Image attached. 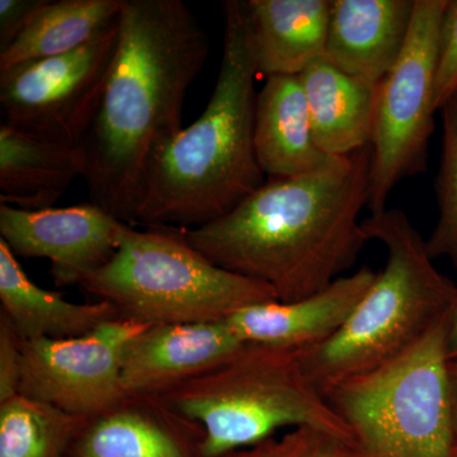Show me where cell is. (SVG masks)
Segmentation results:
<instances>
[{
    "instance_id": "obj_7",
    "label": "cell",
    "mask_w": 457,
    "mask_h": 457,
    "mask_svg": "<svg viewBox=\"0 0 457 457\" xmlns=\"http://www.w3.org/2000/svg\"><path fill=\"white\" fill-rule=\"evenodd\" d=\"M447 323L449 315L395 359L323 393L350 428L353 457H455Z\"/></svg>"
},
{
    "instance_id": "obj_15",
    "label": "cell",
    "mask_w": 457,
    "mask_h": 457,
    "mask_svg": "<svg viewBox=\"0 0 457 457\" xmlns=\"http://www.w3.org/2000/svg\"><path fill=\"white\" fill-rule=\"evenodd\" d=\"M416 0H332L324 56L345 73L380 83L398 62Z\"/></svg>"
},
{
    "instance_id": "obj_19",
    "label": "cell",
    "mask_w": 457,
    "mask_h": 457,
    "mask_svg": "<svg viewBox=\"0 0 457 457\" xmlns=\"http://www.w3.org/2000/svg\"><path fill=\"white\" fill-rule=\"evenodd\" d=\"M0 314L23 341L88 335L119 314L106 302L73 303L36 285L0 239Z\"/></svg>"
},
{
    "instance_id": "obj_2",
    "label": "cell",
    "mask_w": 457,
    "mask_h": 457,
    "mask_svg": "<svg viewBox=\"0 0 457 457\" xmlns=\"http://www.w3.org/2000/svg\"><path fill=\"white\" fill-rule=\"evenodd\" d=\"M371 149L330 156L317 170L264 182L233 212L186 240L216 266L270 286L278 302L311 296L350 270L369 242Z\"/></svg>"
},
{
    "instance_id": "obj_22",
    "label": "cell",
    "mask_w": 457,
    "mask_h": 457,
    "mask_svg": "<svg viewBox=\"0 0 457 457\" xmlns=\"http://www.w3.org/2000/svg\"><path fill=\"white\" fill-rule=\"evenodd\" d=\"M84 418L17 395L0 403V457H65Z\"/></svg>"
},
{
    "instance_id": "obj_29",
    "label": "cell",
    "mask_w": 457,
    "mask_h": 457,
    "mask_svg": "<svg viewBox=\"0 0 457 457\" xmlns=\"http://www.w3.org/2000/svg\"><path fill=\"white\" fill-rule=\"evenodd\" d=\"M447 352L450 361L457 360V293L447 323Z\"/></svg>"
},
{
    "instance_id": "obj_16",
    "label": "cell",
    "mask_w": 457,
    "mask_h": 457,
    "mask_svg": "<svg viewBox=\"0 0 457 457\" xmlns=\"http://www.w3.org/2000/svg\"><path fill=\"white\" fill-rule=\"evenodd\" d=\"M254 145L270 179L302 176L330 158L315 141L299 75L266 78L255 104Z\"/></svg>"
},
{
    "instance_id": "obj_11",
    "label": "cell",
    "mask_w": 457,
    "mask_h": 457,
    "mask_svg": "<svg viewBox=\"0 0 457 457\" xmlns=\"http://www.w3.org/2000/svg\"><path fill=\"white\" fill-rule=\"evenodd\" d=\"M128 225L92 203L38 212L0 204V239L16 257L49 260L57 286H78L104 266Z\"/></svg>"
},
{
    "instance_id": "obj_23",
    "label": "cell",
    "mask_w": 457,
    "mask_h": 457,
    "mask_svg": "<svg viewBox=\"0 0 457 457\" xmlns=\"http://www.w3.org/2000/svg\"><path fill=\"white\" fill-rule=\"evenodd\" d=\"M444 135L436 192L438 219L427 248L433 260L446 257L457 270V92L441 108Z\"/></svg>"
},
{
    "instance_id": "obj_24",
    "label": "cell",
    "mask_w": 457,
    "mask_h": 457,
    "mask_svg": "<svg viewBox=\"0 0 457 457\" xmlns=\"http://www.w3.org/2000/svg\"><path fill=\"white\" fill-rule=\"evenodd\" d=\"M457 92V0H446L438 29L435 106H442Z\"/></svg>"
},
{
    "instance_id": "obj_31",
    "label": "cell",
    "mask_w": 457,
    "mask_h": 457,
    "mask_svg": "<svg viewBox=\"0 0 457 457\" xmlns=\"http://www.w3.org/2000/svg\"><path fill=\"white\" fill-rule=\"evenodd\" d=\"M455 457H457V446H456V451H455Z\"/></svg>"
},
{
    "instance_id": "obj_5",
    "label": "cell",
    "mask_w": 457,
    "mask_h": 457,
    "mask_svg": "<svg viewBox=\"0 0 457 457\" xmlns=\"http://www.w3.org/2000/svg\"><path fill=\"white\" fill-rule=\"evenodd\" d=\"M204 436V457L257 446L284 428L327 433L354 449L347 425L306 378L296 352L245 343L218 368L159 396Z\"/></svg>"
},
{
    "instance_id": "obj_26",
    "label": "cell",
    "mask_w": 457,
    "mask_h": 457,
    "mask_svg": "<svg viewBox=\"0 0 457 457\" xmlns=\"http://www.w3.org/2000/svg\"><path fill=\"white\" fill-rule=\"evenodd\" d=\"M47 0H0V51L21 35Z\"/></svg>"
},
{
    "instance_id": "obj_1",
    "label": "cell",
    "mask_w": 457,
    "mask_h": 457,
    "mask_svg": "<svg viewBox=\"0 0 457 457\" xmlns=\"http://www.w3.org/2000/svg\"><path fill=\"white\" fill-rule=\"evenodd\" d=\"M210 49L182 0H125L116 53L75 145L89 203L134 227L147 170L182 130L186 96Z\"/></svg>"
},
{
    "instance_id": "obj_6",
    "label": "cell",
    "mask_w": 457,
    "mask_h": 457,
    "mask_svg": "<svg viewBox=\"0 0 457 457\" xmlns=\"http://www.w3.org/2000/svg\"><path fill=\"white\" fill-rule=\"evenodd\" d=\"M78 286L120 319L146 327L228 320L278 300L270 286L213 264L176 228L128 225L112 258Z\"/></svg>"
},
{
    "instance_id": "obj_13",
    "label": "cell",
    "mask_w": 457,
    "mask_h": 457,
    "mask_svg": "<svg viewBox=\"0 0 457 457\" xmlns=\"http://www.w3.org/2000/svg\"><path fill=\"white\" fill-rule=\"evenodd\" d=\"M204 436L159 396L128 395L84 418L65 457H204Z\"/></svg>"
},
{
    "instance_id": "obj_3",
    "label": "cell",
    "mask_w": 457,
    "mask_h": 457,
    "mask_svg": "<svg viewBox=\"0 0 457 457\" xmlns=\"http://www.w3.org/2000/svg\"><path fill=\"white\" fill-rule=\"evenodd\" d=\"M222 8L224 50L212 98L153 159L134 227H203L266 182L254 145L258 73L246 2L228 0Z\"/></svg>"
},
{
    "instance_id": "obj_25",
    "label": "cell",
    "mask_w": 457,
    "mask_h": 457,
    "mask_svg": "<svg viewBox=\"0 0 457 457\" xmlns=\"http://www.w3.org/2000/svg\"><path fill=\"white\" fill-rule=\"evenodd\" d=\"M23 339L0 314V403L20 395Z\"/></svg>"
},
{
    "instance_id": "obj_4",
    "label": "cell",
    "mask_w": 457,
    "mask_h": 457,
    "mask_svg": "<svg viewBox=\"0 0 457 457\" xmlns=\"http://www.w3.org/2000/svg\"><path fill=\"white\" fill-rule=\"evenodd\" d=\"M369 240L386 248V264L345 326L317 347L296 352L321 394L395 359L447 317L457 286L433 264L427 240L398 209L362 220Z\"/></svg>"
},
{
    "instance_id": "obj_10",
    "label": "cell",
    "mask_w": 457,
    "mask_h": 457,
    "mask_svg": "<svg viewBox=\"0 0 457 457\" xmlns=\"http://www.w3.org/2000/svg\"><path fill=\"white\" fill-rule=\"evenodd\" d=\"M146 326L107 321L82 337L23 341L20 395L74 417H92L126 395L123 357Z\"/></svg>"
},
{
    "instance_id": "obj_28",
    "label": "cell",
    "mask_w": 457,
    "mask_h": 457,
    "mask_svg": "<svg viewBox=\"0 0 457 457\" xmlns=\"http://www.w3.org/2000/svg\"><path fill=\"white\" fill-rule=\"evenodd\" d=\"M300 442V429L270 438L257 446L234 451L220 457H295Z\"/></svg>"
},
{
    "instance_id": "obj_27",
    "label": "cell",
    "mask_w": 457,
    "mask_h": 457,
    "mask_svg": "<svg viewBox=\"0 0 457 457\" xmlns=\"http://www.w3.org/2000/svg\"><path fill=\"white\" fill-rule=\"evenodd\" d=\"M295 457H353V450L345 442L327 433L302 428Z\"/></svg>"
},
{
    "instance_id": "obj_21",
    "label": "cell",
    "mask_w": 457,
    "mask_h": 457,
    "mask_svg": "<svg viewBox=\"0 0 457 457\" xmlns=\"http://www.w3.org/2000/svg\"><path fill=\"white\" fill-rule=\"evenodd\" d=\"M125 0H47L29 27L0 51V71L64 55L89 44L121 20Z\"/></svg>"
},
{
    "instance_id": "obj_9",
    "label": "cell",
    "mask_w": 457,
    "mask_h": 457,
    "mask_svg": "<svg viewBox=\"0 0 457 457\" xmlns=\"http://www.w3.org/2000/svg\"><path fill=\"white\" fill-rule=\"evenodd\" d=\"M120 22L79 49L0 71L5 125L42 139L77 145L119 42Z\"/></svg>"
},
{
    "instance_id": "obj_18",
    "label": "cell",
    "mask_w": 457,
    "mask_h": 457,
    "mask_svg": "<svg viewBox=\"0 0 457 457\" xmlns=\"http://www.w3.org/2000/svg\"><path fill=\"white\" fill-rule=\"evenodd\" d=\"M315 141L327 156L353 154L370 146L378 84L352 77L319 57L299 75Z\"/></svg>"
},
{
    "instance_id": "obj_12",
    "label": "cell",
    "mask_w": 457,
    "mask_h": 457,
    "mask_svg": "<svg viewBox=\"0 0 457 457\" xmlns=\"http://www.w3.org/2000/svg\"><path fill=\"white\" fill-rule=\"evenodd\" d=\"M245 345L227 320L146 327L126 348L123 392L163 395L227 362Z\"/></svg>"
},
{
    "instance_id": "obj_30",
    "label": "cell",
    "mask_w": 457,
    "mask_h": 457,
    "mask_svg": "<svg viewBox=\"0 0 457 457\" xmlns=\"http://www.w3.org/2000/svg\"><path fill=\"white\" fill-rule=\"evenodd\" d=\"M451 411H453V432L457 441V360H451L449 365Z\"/></svg>"
},
{
    "instance_id": "obj_20",
    "label": "cell",
    "mask_w": 457,
    "mask_h": 457,
    "mask_svg": "<svg viewBox=\"0 0 457 457\" xmlns=\"http://www.w3.org/2000/svg\"><path fill=\"white\" fill-rule=\"evenodd\" d=\"M77 179H83L73 145L0 126V204L38 212L53 209Z\"/></svg>"
},
{
    "instance_id": "obj_8",
    "label": "cell",
    "mask_w": 457,
    "mask_h": 457,
    "mask_svg": "<svg viewBox=\"0 0 457 457\" xmlns=\"http://www.w3.org/2000/svg\"><path fill=\"white\" fill-rule=\"evenodd\" d=\"M446 0H416L411 31L392 71L378 84L368 207L386 209L400 180L427 168L435 131V77L438 29Z\"/></svg>"
},
{
    "instance_id": "obj_14",
    "label": "cell",
    "mask_w": 457,
    "mask_h": 457,
    "mask_svg": "<svg viewBox=\"0 0 457 457\" xmlns=\"http://www.w3.org/2000/svg\"><path fill=\"white\" fill-rule=\"evenodd\" d=\"M376 276L378 272L362 267L311 296L257 303L227 321L243 342L291 352L311 350L345 326Z\"/></svg>"
},
{
    "instance_id": "obj_17",
    "label": "cell",
    "mask_w": 457,
    "mask_h": 457,
    "mask_svg": "<svg viewBox=\"0 0 457 457\" xmlns=\"http://www.w3.org/2000/svg\"><path fill=\"white\" fill-rule=\"evenodd\" d=\"M332 0H246L258 75H300L326 54Z\"/></svg>"
}]
</instances>
